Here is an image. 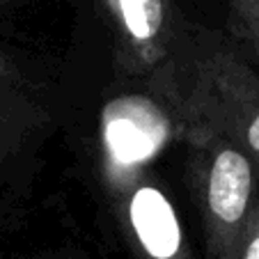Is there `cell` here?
<instances>
[{
  "mask_svg": "<svg viewBox=\"0 0 259 259\" xmlns=\"http://www.w3.org/2000/svg\"><path fill=\"white\" fill-rule=\"evenodd\" d=\"M172 136H177V126L158 97L131 94L110 101L103 110L101 131L103 175L108 186L147 170Z\"/></svg>",
  "mask_w": 259,
  "mask_h": 259,
  "instance_id": "cell-3",
  "label": "cell"
},
{
  "mask_svg": "<svg viewBox=\"0 0 259 259\" xmlns=\"http://www.w3.org/2000/svg\"><path fill=\"white\" fill-rule=\"evenodd\" d=\"M236 259H259V197L254 202V209L250 213L248 227H245L243 241L239 248V257Z\"/></svg>",
  "mask_w": 259,
  "mask_h": 259,
  "instance_id": "cell-8",
  "label": "cell"
},
{
  "mask_svg": "<svg viewBox=\"0 0 259 259\" xmlns=\"http://www.w3.org/2000/svg\"><path fill=\"white\" fill-rule=\"evenodd\" d=\"M53 122L51 94L14 55L0 49V172L34 149Z\"/></svg>",
  "mask_w": 259,
  "mask_h": 259,
  "instance_id": "cell-6",
  "label": "cell"
},
{
  "mask_svg": "<svg viewBox=\"0 0 259 259\" xmlns=\"http://www.w3.org/2000/svg\"><path fill=\"white\" fill-rule=\"evenodd\" d=\"M113 30L117 62L133 78L161 67L175 44L179 21L170 0H101Z\"/></svg>",
  "mask_w": 259,
  "mask_h": 259,
  "instance_id": "cell-5",
  "label": "cell"
},
{
  "mask_svg": "<svg viewBox=\"0 0 259 259\" xmlns=\"http://www.w3.org/2000/svg\"><path fill=\"white\" fill-rule=\"evenodd\" d=\"M110 188L136 259H193L175 204L149 172H136Z\"/></svg>",
  "mask_w": 259,
  "mask_h": 259,
  "instance_id": "cell-4",
  "label": "cell"
},
{
  "mask_svg": "<svg viewBox=\"0 0 259 259\" xmlns=\"http://www.w3.org/2000/svg\"><path fill=\"white\" fill-rule=\"evenodd\" d=\"M227 7L234 44L259 69V0H227Z\"/></svg>",
  "mask_w": 259,
  "mask_h": 259,
  "instance_id": "cell-7",
  "label": "cell"
},
{
  "mask_svg": "<svg viewBox=\"0 0 259 259\" xmlns=\"http://www.w3.org/2000/svg\"><path fill=\"white\" fill-rule=\"evenodd\" d=\"M191 149V188L209 259H236L259 197V167L239 145L215 133L184 140Z\"/></svg>",
  "mask_w": 259,
  "mask_h": 259,
  "instance_id": "cell-2",
  "label": "cell"
},
{
  "mask_svg": "<svg viewBox=\"0 0 259 259\" xmlns=\"http://www.w3.org/2000/svg\"><path fill=\"white\" fill-rule=\"evenodd\" d=\"M145 80L167 108L179 140L215 133L259 167V69L234 41L179 25L167 58Z\"/></svg>",
  "mask_w": 259,
  "mask_h": 259,
  "instance_id": "cell-1",
  "label": "cell"
},
{
  "mask_svg": "<svg viewBox=\"0 0 259 259\" xmlns=\"http://www.w3.org/2000/svg\"><path fill=\"white\" fill-rule=\"evenodd\" d=\"M0 3H10V0H0Z\"/></svg>",
  "mask_w": 259,
  "mask_h": 259,
  "instance_id": "cell-9",
  "label": "cell"
}]
</instances>
